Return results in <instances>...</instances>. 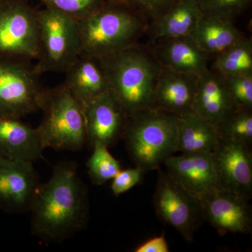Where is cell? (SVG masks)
<instances>
[{"label":"cell","instance_id":"f1b7e54d","mask_svg":"<svg viewBox=\"0 0 252 252\" xmlns=\"http://www.w3.org/2000/svg\"><path fill=\"white\" fill-rule=\"evenodd\" d=\"M224 79L236 110L252 112V75L228 76Z\"/></svg>","mask_w":252,"mask_h":252},{"label":"cell","instance_id":"4dcf8cb0","mask_svg":"<svg viewBox=\"0 0 252 252\" xmlns=\"http://www.w3.org/2000/svg\"><path fill=\"white\" fill-rule=\"evenodd\" d=\"M168 245H167L165 235L155 237L149 240L135 249V252H168Z\"/></svg>","mask_w":252,"mask_h":252},{"label":"cell","instance_id":"d4e9b609","mask_svg":"<svg viewBox=\"0 0 252 252\" xmlns=\"http://www.w3.org/2000/svg\"><path fill=\"white\" fill-rule=\"evenodd\" d=\"M220 139L243 142L251 147L252 112L235 110L217 129Z\"/></svg>","mask_w":252,"mask_h":252},{"label":"cell","instance_id":"9c48e42d","mask_svg":"<svg viewBox=\"0 0 252 252\" xmlns=\"http://www.w3.org/2000/svg\"><path fill=\"white\" fill-rule=\"evenodd\" d=\"M157 170L154 206L158 218L173 227L186 241H193L204 220L200 200L172 180L167 172Z\"/></svg>","mask_w":252,"mask_h":252},{"label":"cell","instance_id":"4fadbf2b","mask_svg":"<svg viewBox=\"0 0 252 252\" xmlns=\"http://www.w3.org/2000/svg\"><path fill=\"white\" fill-rule=\"evenodd\" d=\"M83 110L86 141L91 147L99 143L109 147L123 137L128 117L110 91L91 101Z\"/></svg>","mask_w":252,"mask_h":252},{"label":"cell","instance_id":"ba28073f","mask_svg":"<svg viewBox=\"0 0 252 252\" xmlns=\"http://www.w3.org/2000/svg\"><path fill=\"white\" fill-rule=\"evenodd\" d=\"M40 75L32 63L0 58V114L23 118L40 110Z\"/></svg>","mask_w":252,"mask_h":252},{"label":"cell","instance_id":"7a4b0ae2","mask_svg":"<svg viewBox=\"0 0 252 252\" xmlns=\"http://www.w3.org/2000/svg\"><path fill=\"white\" fill-rule=\"evenodd\" d=\"M102 60L109 91L127 117L151 109L162 65L152 47L137 44Z\"/></svg>","mask_w":252,"mask_h":252},{"label":"cell","instance_id":"e0dca14e","mask_svg":"<svg viewBox=\"0 0 252 252\" xmlns=\"http://www.w3.org/2000/svg\"><path fill=\"white\" fill-rule=\"evenodd\" d=\"M44 149L36 127L21 118L0 114V158L34 162L42 158Z\"/></svg>","mask_w":252,"mask_h":252},{"label":"cell","instance_id":"6da1fadb","mask_svg":"<svg viewBox=\"0 0 252 252\" xmlns=\"http://www.w3.org/2000/svg\"><path fill=\"white\" fill-rule=\"evenodd\" d=\"M30 211L32 231L46 241H63L85 228L89 196L76 162L55 166L49 181L38 187Z\"/></svg>","mask_w":252,"mask_h":252},{"label":"cell","instance_id":"603a6c76","mask_svg":"<svg viewBox=\"0 0 252 252\" xmlns=\"http://www.w3.org/2000/svg\"><path fill=\"white\" fill-rule=\"evenodd\" d=\"M214 58L212 69L223 77L252 75V42L248 38H242Z\"/></svg>","mask_w":252,"mask_h":252},{"label":"cell","instance_id":"83f0119b","mask_svg":"<svg viewBox=\"0 0 252 252\" xmlns=\"http://www.w3.org/2000/svg\"><path fill=\"white\" fill-rule=\"evenodd\" d=\"M204 16L233 21L248 8L252 0H196Z\"/></svg>","mask_w":252,"mask_h":252},{"label":"cell","instance_id":"4316f807","mask_svg":"<svg viewBox=\"0 0 252 252\" xmlns=\"http://www.w3.org/2000/svg\"><path fill=\"white\" fill-rule=\"evenodd\" d=\"M45 7L56 10L74 18L83 19L103 7L107 0H40Z\"/></svg>","mask_w":252,"mask_h":252},{"label":"cell","instance_id":"d6986e66","mask_svg":"<svg viewBox=\"0 0 252 252\" xmlns=\"http://www.w3.org/2000/svg\"><path fill=\"white\" fill-rule=\"evenodd\" d=\"M63 85L82 108L109 91L102 60L80 54L65 71Z\"/></svg>","mask_w":252,"mask_h":252},{"label":"cell","instance_id":"8992f818","mask_svg":"<svg viewBox=\"0 0 252 252\" xmlns=\"http://www.w3.org/2000/svg\"><path fill=\"white\" fill-rule=\"evenodd\" d=\"M37 18L40 52L36 70L40 74L65 72L80 55L77 21L48 7L37 11Z\"/></svg>","mask_w":252,"mask_h":252},{"label":"cell","instance_id":"ac0fdd59","mask_svg":"<svg viewBox=\"0 0 252 252\" xmlns=\"http://www.w3.org/2000/svg\"><path fill=\"white\" fill-rule=\"evenodd\" d=\"M153 44L154 54L164 67L197 77L210 68L211 56L204 52L190 35L162 39Z\"/></svg>","mask_w":252,"mask_h":252},{"label":"cell","instance_id":"30bf717a","mask_svg":"<svg viewBox=\"0 0 252 252\" xmlns=\"http://www.w3.org/2000/svg\"><path fill=\"white\" fill-rule=\"evenodd\" d=\"M217 188L250 200L252 195V154L250 146L220 140L212 152Z\"/></svg>","mask_w":252,"mask_h":252},{"label":"cell","instance_id":"5bb4252c","mask_svg":"<svg viewBox=\"0 0 252 252\" xmlns=\"http://www.w3.org/2000/svg\"><path fill=\"white\" fill-rule=\"evenodd\" d=\"M198 80L197 76L162 66L154 87L151 108L177 117L193 112Z\"/></svg>","mask_w":252,"mask_h":252},{"label":"cell","instance_id":"8fae6325","mask_svg":"<svg viewBox=\"0 0 252 252\" xmlns=\"http://www.w3.org/2000/svg\"><path fill=\"white\" fill-rule=\"evenodd\" d=\"M199 200L203 220L212 225L220 235L251 233L252 207L247 199L217 187Z\"/></svg>","mask_w":252,"mask_h":252},{"label":"cell","instance_id":"52a82bcc","mask_svg":"<svg viewBox=\"0 0 252 252\" xmlns=\"http://www.w3.org/2000/svg\"><path fill=\"white\" fill-rule=\"evenodd\" d=\"M39 52L37 11L25 0H0V58L32 63Z\"/></svg>","mask_w":252,"mask_h":252},{"label":"cell","instance_id":"9a60e30c","mask_svg":"<svg viewBox=\"0 0 252 252\" xmlns=\"http://www.w3.org/2000/svg\"><path fill=\"white\" fill-rule=\"evenodd\" d=\"M163 164L172 180L198 198L217 188L212 153L172 155Z\"/></svg>","mask_w":252,"mask_h":252},{"label":"cell","instance_id":"3957f363","mask_svg":"<svg viewBox=\"0 0 252 252\" xmlns=\"http://www.w3.org/2000/svg\"><path fill=\"white\" fill-rule=\"evenodd\" d=\"M77 24L80 54L99 59L139 44L149 28L139 15L108 1Z\"/></svg>","mask_w":252,"mask_h":252},{"label":"cell","instance_id":"7402d4cb","mask_svg":"<svg viewBox=\"0 0 252 252\" xmlns=\"http://www.w3.org/2000/svg\"><path fill=\"white\" fill-rule=\"evenodd\" d=\"M190 36L211 57L221 54L244 37L233 21L204 15Z\"/></svg>","mask_w":252,"mask_h":252},{"label":"cell","instance_id":"484cf974","mask_svg":"<svg viewBox=\"0 0 252 252\" xmlns=\"http://www.w3.org/2000/svg\"><path fill=\"white\" fill-rule=\"evenodd\" d=\"M179 0H107L108 2L129 9L149 25L171 8Z\"/></svg>","mask_w":252,"mask_h":252},{"label":"cell","instance_id":"ffe728a7","mask_svg":"<svg viewBox=\"0 0 252 252\" xmlns=\"http://www.w3.org/2000/svg\"><path fill=\"white\" fill-rule=\"evenodd\" d=\"M203 14L196 0H179L149 26L153 43L162 39L189 36Z\"/></svg>","mask_w":252,"mask_h":252},{"label":"cell","instance_id":"277c9868","mask_svg":"<svg viewBox=\"0 0 252 252\" xmlns=\"http://www.w3.org/2000/svg\"><path fill=\"white\" fill-rule=\"evenodd\" d=\"M179 117L154 109L128 117L123 138L136 166L158 170L177 152Z\"/></svg>","mask_w":252,"mask_h":252},{"label":"cell","instance_id":"44dd1931","mask_svg":"<svg viewBox=\"0 0 252 252\" xmlns=\"http://www.w3.org/2000/svg\"><path fill=\"white\" fill-rule=\"evenodd\" d=\"M220 140L217 129L195 113L179 117L177 152L212 153Z\"/></svg>","mask_w":252,"mask_h":252},{"label":"cell","instance_id":"f546056e","mask_svg":"<svg viewBox=\"0 0 252 252\" xmlns=\"http://www.w3.org/2000/svg\"><path fill=\"white\" fill-rule=\"evenodd\" d=\"M144 170L140 167L121 170L112 179L111 190L116 196L128 191L139 185L143 179Z\"/></svg>","mask_w":252,"mask_h":252},{"label":"cell","instance_id":"5b68a950","mask_svg":"<svg viewBox=\"0 0 252 252\" xmlns=\"http://www.w3.org/2000/svg\"><path fill=\"white\" fill-rule=\"evenodd\" d=\"M40 110L44 117L36 128L44 148L77 152L84 147V110L65 86L45 89Z\"/></svg>","mask_w":252,"mask_h":252},{"label":"cell","instance_id":"2e32d148","mask_svg":"<svg viewBox=\"0 0 252 252\" xmlns=\"http://www.w3.org/2000/svg\"><path fill=\"white\" fill-rule=\"evenodd\" d=\"M235 110L223 75L209 68L199 76L193 112L217 130Z\"/></svg>","mask_w":252,"mask_h":252},{"label":"cell","instance_id":"cb8c5ba5","mask_svg":"<svg viewBox=\"0 0 252 252\" xmlns=\"http://www.w3.org/2000/svg\"><path fill=\"white\" fill-rule=\"evenodd\" d=\"M92 147V154L88 160L86 167L93 184L100 186L112 180L122 170V167L120 162L109 152L107 146L95 143Z\"/></svg>","mask_w":252,"mask_h":252},{"label":"cell","instance_id":"7c38bea8","mask_svg":"<svg viewBox=\"0 0 252 252\" xmlns=\"http://www.w3.org/2000/svg\"><path fill=\"white\" fill-rule=\"evenodd\" d=\"M39 176L28 160L0 158V208L21 213L31 208L38 187Z\"/></svg>","mask_w":252,"mask_h":252}]
</instances>
